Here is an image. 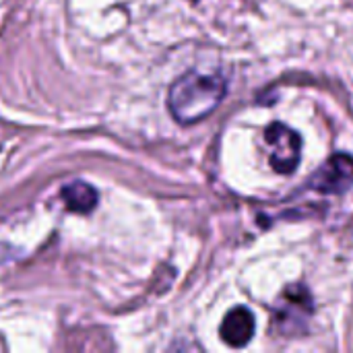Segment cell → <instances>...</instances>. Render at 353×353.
Returning <instances> with one entry per match:
<instances>
[{
    "label": "cell",
    "instance_id": "277c9868",
    "mask_svg": "<svg viewBox=\"0 0 353 353\" xmlns=\"http://www.w3.org/2000/svg\"><path fill=\"white\" fill-rule=\"evenodd\" d=\"M254 329H256V323H254L252 312L244 306H238L225 314L219 335L230 347H244L252 341Z\"/></svg>",
    "mask_w": 353,
    "mask_h": 353
},
{
    "label": "cell",
    "instance_id": "6da1fadb",
    "mask_svg": "<svg viewBox=\"0 0 353 353\" xmlns=\"http://www.w3.org/2000/svg\"><path fill=\"white\" fill-rule=\"evenodd\" d=\"M228 93V83L221 74L190 70L174 81L168 93L170 114L180 124H196L211 116Z\"/></svg>",
    "mask_w": 353,
    "mask_h": 353
},
{
    "label": "cell",
    "instance_id": "5b68a950",
    "mask_svg": "<svg viewBox=\"0 0 353 353\" xmlns=\"http://www.w3.org/2000/svg\"><path fill=\"white\" fill-rule=\"evenodd\" d=\"M60 196H62L68 211L83 213V215L91 213L97 207V201H99L97 190L91 184L83 182V180H72V182L64 184L62 190H60Z\"/></svg>",
    "mask_w": 353,
    "mask_h": 353
},
{
    "label": "cell",
    "instance_id": "3957f363",
    "mask_svg": "<svg viewBox=\"0 0 353 353\" xmlns=\"http://www.w3.org/2000/svg\"><path fill=\"white\" fill-rule=\"evenodd\" d=\"M308 186L323 194H345L353 186V157L350 153H333L308 180Z\"/></svg>",
    "mask_w": 353,
    "mask_h": 353
},
{
    "label": "cell",
    "instance_id": "7a4b0ae2",
    "mask_svg": "<svg viewBox=\"0 0 353 353\" xmlns=\"http://www.w3.org/2000/svg\"><path fill=\"white\" fill-rule=\"evenodd\" d=\"M265 139L271 147V168L277 174H292L302 159L300 134L283 122H273L265 130Z\"/></svg>",
    "mask_w": 353,
    "mask_h": 353
},
{
    "label": "cell",
    "instance_id": "8992f818",
    "mask_svg": "<svg viewBox=\"0 0 353 353\" xmlns=\"http://www.w3.org/2000/svg\"><path fill=\"white\" fill-rule=\"evenodd\" d=\"M12 256H14V250L10 246H6V244H0V263H6Z\"/></svg>",
    "mask_w": 353,
    "mask_h": 353
}]
</instances>
